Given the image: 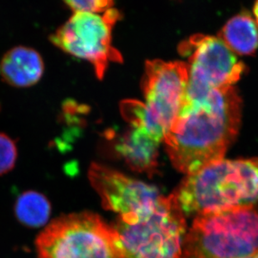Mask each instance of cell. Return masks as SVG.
Masks as SVG:
<instances>
[{
    "instance_id": "277c9868",
    "label": "cell",
    "mask_w": 258,
    "mask_h": 258,
    "mask_svg": "<svg viewBox=\"0 0 258 258\" xmlns=\"http://www.w3.org/2000/svg\"><path fill=\"white\" fill-rule=\"evenodd\" d=\"M38 258H125L113 226L96 214H72L49 224L35 240Z\"/></svg>"
},
{
    "instance_id": "9a60e30c",
    "label": "cell",
    "mask_w": 258,
    "mask_h": 258,
    "mask_svg": "<svg viewBox=\"0 0 258 258\" xmlns=\"http://www.w3.org/2000/svg\"><path fill=\"white\" fill-rule=\"evenodd\" d=\"M74 13H104L112 9L113 0H62Z\"/></svg>"
},
{
    "instance_id": "52a82bcc",
    "label": "cell",
    "mask_w": 258,
    "mask_h": 258,
    "mask_svg": "<svg viewBox=\"0 0 258 258\" xmlns=\"http://www.w3.org/2000/svg\"><path fill=\"white\" fill-rule=\"evenodd\" d=\"M189 68L183 61L149 60L143 78L145 131L164 141L186 102Z\"/></svg>"
},
{
    "instance_id": "7c38bea8",
    "label": "cell",
    "mask_w": 258,
    "mask_h": 258,
    "mask_svg": "<svg viewBox=\"0 0 258 258\" xmlns=\"http://www.w3.org/2000/svg\"><path fill=\"white\" fill-rule=\"evenodd\" d=\"M219 38L233 52L252 55L258 48L257 24L248 13H240L224 25Z\"/></svg>"
},
{
    "instance_id": "9c48e42d",
    "label": "cell",
    "mask_w": 258,
    "mask_h": 258,
    "mask_svg": "<svg viewBox=\"0 0 258 258\" xmlns=\"http://www.w3.org/2000/svg\"><path fill=\"white\" fill-rule=\"evenodd\" d=\"M89 179L103 207L119 214L125 223L136 222L149 213L160 197L155 187L100 164L91 165Z\"/></svg>"
},
{
    "instance_id": "2e32d148",
    "label": "cell",
    "mask_w": 258,
    "mask_h": 258,
    "mask_svg": "<svg viewBox=\"0 0 258 258\" xmlns=\"http://www.w3.org/2000/svg\"><path fill=\"white\" fill-rule=\"evenodd\" d=\"M253 12L255 18H256V24L258 25V0H256L255 5H254Z\"/></svg>"
},
{
    "instance_id": "30bf717a",
    "label": "cell",
    "mask_w": 258,
    "mask_h": 258,
    "mask_svg": "<svg viewBox=\"0 0 258 258\" xmlns=\"http://www.w3.org/2000/svg\"><path fill=\"white\" fill-rule=\"evenodd\" d=\"M45 71L42 57L33 48L18 45L0 60V77L11 87L26 88L39 82Z\"/></svg>"
},
{
    "instance_id": "4fadbf2b",
    "label": "cell",
    "mask_w": 258,
    "mask_h": 258,
    "mask_svg": "<svg viewBox=\"0 0 258 258\" xmlns=\"http://www.w3.org/2000/svg\"><path fill=\"white\" fill-rule=\"evenodd\" d=\"M51 207L42 194L27 190L20 194L15 201V213L18 221L24 226L36 228L47 223Z\"/></svg>"
},
{
    "instance_id": "e0dca14e",
    "label": "cell",
    "mask_w": 258,
    "mask_h": 258,
    "mask_svg": "<svg viewBox=\"0 0 258 258\" xmlns=\"http://www.w3.org/2000/svg\"><path fill=\"white\" fill-rule=\"evenodd\" d=\"M246 258H258V254H256V255H255V256H249V257Z\"/></svg>"
},
{
    "instance_id": "5bb4252c",
    "label": "cell",
    "mask_w": 258,
    "mask_h": 258,
    "mask_svg": "<svg viewBox=\"0 0 258 258\" xmlns=\"http://www.w3.org/2000/svg\"><path fill=\"white\" fill-rule=\"evenodd\" d=\"M17 158L15 142L7 134L0 132V176L8 174L15 168Z\"/></svg>"
},
{
    "instance_id": "8992f818",
    "label": "cell",
    "mask_w": 258,
    "mask_h": 258,
    "mask_svg": "<svg viewBox=\"0 0 258 258\" xmlns=\"http://www.w3.org/2000/svg\"><path fill=\"white\" fill-rule=\"evenodd\" d=\"M121 19L119 11L77 12L50 36V42L69 55L93 66L102 79L110 63H121L122 56L112 45V29Z\"/></svg>"
},
{
    "instance_id": "6da1fadb",
    "label": "cell",
    "mask_w": 258,
    "mask_h": 258,
    "mask_svg": "<svg viewBox=\"0 0 258 258\" xmlns=\"http://www.w3.org/2000/svg\"><path fill=\"white\" fill-rule=\"evenodd\" d=\"M241 100L233 87L186 102L164 141L172 164L191 174L223 159L241 123Z\"/></svg>"
},
{
    "instance_id": "5b68a950",
    "label": "cell",
    "mask_w": 258,
    "mask_h": 258,
    "mask_svg": "<svg viewBox=\"0 0 258 258\" xmlns=\"http://www.w3.org/2000/svg\"><path fill=\"white\" fill-rule=\"evenodd\" d=\"M125 258H183L186 221L175 194L160 196L154 208L134 223L116 226Z\"/></svg>"
},
{
    "instance_id": "8fae6325",
    "label": "cell",
    "mask_w": 258,
    "mask_h": 258,
    "mask_svg": "<svg viewBox=\"0 0 258 258\" xmlns=\"http://www.w3.org/2000/svg\"><path fill=\"white\" fill-rule=\"evenodd\" d=\"M159 142L139 127H132L120 139L116 149L131 169L151 174L158 166Z\"/></svg>"
},
{
    "instance_id": "7a4b0ae2",
    "label": "cell",
    "mask_w": 258,
    "mask_h": 258,
    "mask_svg": "<svg viewBox=\"0 0 258 258\" xmlns=\"http://www.w3.org/2000/svg\"><path fill=\"white\" fill-rule=\"evenodd\" d=\"M184 214L253 206L258 202V157L215 162L188 174L175 192Z\"/></svg>"
},
{
    "instance_id": "3957f363",
    "label": "cell",
    "mask_w": 258,
    "mask_h": 258,
    "mask_svg": "<svg viewBox=\"0 0 258 258\" xmlns=\"http://www.w3.org/2000/svg\"><path fill=\"white\" fill-rule=\"evenodd\" d=\"M256 254L255 206L196 216L183 245V258H246Z\"/></svg>"
},
{
    "instance_id": "ba28073f",
    "label": "cell",
    "mask_w": 258,
    "mask_h": 258,
    "mask_svg": "<svg viewBox=\"0 0 258 258\" xmlns=\"http://www.w3.org/2000/svg\"><path fill=\"white\" fill-rule=\"evenodd\" d=\"M179 52L189 68L186 102L201 99L212 90L232 87L245 71L243 63L219 37L193 35L179 45Z\"/></svg>"
}]
</instances>
